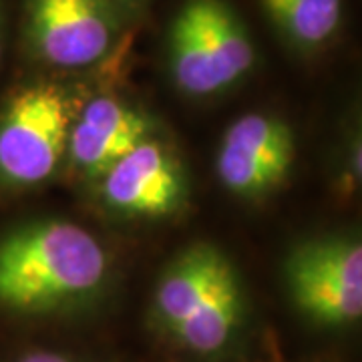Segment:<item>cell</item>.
Returning a JSON list of instances; mask_svg holds the SVG:
<instances>
[{"mask_svg": "<svg viewBox=\"0 0 362 362\" xmlns=\"http://www.w3.org/2000/svg\"><path fill=\"white\" fill-rule=\"evenodd\" d=\"M147 119L111 97L93 99L69 133L71 159L83 173L103 177L147 137Z\"/></svg>", "mask_w": 362, "mask_h": 362, "instance_id": "8", "label": "cell"}, {"mask_svg": "<svg viewBox=\"0 0 362 362\" xmlns=\"http://www.w3.org/2000/svg\"><path fill=\"white\" fill-rule=\"evenodd\" d=\"M254 63V42L228 0H185L169 28V69L183 93L216 95Z\"/></svg>", "mask_w": 362, "mask_h": 362, "instance_id": "3", "label": "cell"}, {"mask_svg": "<svg viewBox=\"0 0 362 362\" xmlns=\"http://www.w3.org/2000/svg\"><path fill=\"white\" fill-rule=\"evenodd\" d=\"M0 59H2V16H0Z\"/></svg>", "mask_w": 362, "mask_h": 362, "instance_id": "12", "label": "cell"}, {"mask_svg": "<svg viewBox=\"0 0 362 362\" xmlns=\"http://www.w3.org/2000/svg\"><path fill=\"white\" fill-rule=\"evenodd\" d=\"M21 362H71L65 356H61V354H57V352H30V354H26L25 358Z\"/></svg>", "mask_w": 362, "mask_h": 362, "instance_id": "10", "label": "cell"}, {"mask_svg": "<svg viewBox=\"0 0 362 362\" xmlns=\"http://www.w3.org/2000/svg\"><path fill=\"white\" fill-rule=\"evenodd\" d=\"M107 2H115V4H125V6H133V4H139L143 0H107Z\"/></svg>", "mask_w": 362, "mask_h": 362, "instance_id": "11", "label": "cell"}, {"mask_svg": "<svg viewBox=\"0 0 362 362\" xmlns=\"http://www.w3.org/2000/svg\"><path fill=\"white\" fill-rule=\"evenodd\" d=\"M264 13L288 42L316 51L337 37L342 25V0H259Z\"/></svg>", "mask_w": 362, "mask_h": 362, "instance_id": "9", "label": "cell"}, {"mask_svg": "<svg viewBox=\"0 0 362 362\" xmlns=\"http://www.w3.org/2000/svg\"><path fill=\"white\" fill-rule=\"evenodd\" d=\"M71 113L66 95L54 85H30L0 115V177L35 185L51 177L69 145Z\"/></svg>", "mask_w": 362, "mask_h": 362, "instance_id": "4", "label": "cell"}, {"mask_svg": "<svg viewBox=\"0 0 362 362\" xmlns=\"http://www.w3.org/2000/svg\"><path fill=\"white\" fill-rule=\"evenodd\" d=\"M28 37L40 59L61 69L101 61L117 37L107 0H28Z\"/></svg>", "mask_w": 362, "mask_h": 362, "instance_id": "5", "label": "cell"}, {"mask_svg": "<svg viewBox=\"0 0 362 362\" xmlns=\"http://www.w3.org/2000/svg\"><path fill=\"white\" fill-rule=\"evenodd\" d=\"M156 312L185 349L199 354L223 349L242 316V292L230 259L211 246L181 254L157 286Z\"/></svg>", "mask_w": 362, "mask_h": 362, "instance_id": "2", "label": "cell"}, {"mask_svg": "<svg viewBox=\"0 0 362 362\" xmlns=\"http://www.w3.org/2000/svg\"><path fill=\"white\" fill-rule=\"evenodd\" d=\"M107 274L99 240L71 221H39L0 242V304L49 310L97 290Z\"/></svg>", "mask_w": 362, "mask_h": 362, "instance_id": "1", "label": "cell"}, {"mask_svg": "<svg viewBox=\"0 0 362 362\" xmlns=\"http://www.w3.org/2000/svg\"><path fill=\"white\" fill-rule=\"evenodd\" d=\"M292 163V129L276 117L252 113L226 131L216 165L220 181L232 194L258 197L278 187Z\"/></svg>", "mask_w": 362, "mask_h": 362, "instance_id": "6", "label": "cell"}, {"mask_svg": "<svg viewBox=\"0 0 362 362\" xmlns=\"http://www.w3.org/2000/svg\"><path fill=\"white\" fill-rule=\"evenodd\" d=\"M183 177L168 149L143 139L103 175L107 204L129 216L161 218L180 207Z\"/></svg>", "mask_w": 362, "mask_h": 362, "instance_id": "7", "label": "cell"}]
</instances>
